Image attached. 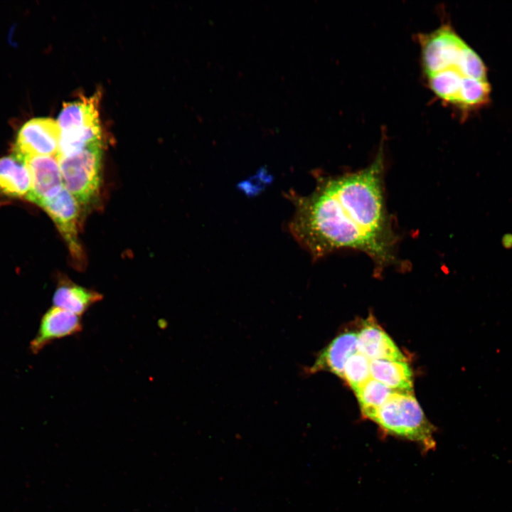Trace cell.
<instances>
[{"mask_svg": "<svg viewBox=\"0 0 512 512\" xmlns=\"http://www.w3.org/2000/svg\"><path fill=\"white\" fill-rule=\"evenodd\" d=\"M384 173L381 146L366 167L319 176L311 193L292 194L295 211L289 228L297 241L315 259L347 249L368 256L376 272L405 267L387 208Z\"/></svg>", "mask_w": 512, "mask_h": 512, "instance_id": "6da1fadb", "label": "cell"}, {"mask_svg": "<svg viewBox=\"0 0 512 512\" xmlns=\"http://www.w3.org/2000/svg\"><path fill=\"white\" fill-rule=\"evenodd\" d=\"M368 419L386 434L418 444L424 452L436 448L434 428L410 393H393Z\"/></svg>", "mask_w": 512, "mask_h": 512, "instance_id": "7a4b0ae2", "label": "cell"}, {"mask_svg": "<svg viewBox=\"0 0 512 512\" xmlns=\"http://www.w3.org/2000/svg\"><path fill=\"white\" fill-rule=\"evenodd\" d=\"M102 142L87 146L75 154L58 158L64 187L80 206L98 200L102 181Z\"/></svg>", "mask_w": 512, "mask_h": 512, "instance_id": "3957f363", "label": "cell"}, {"mask_svg": "<svg viewBox=\"0 0 512 512\" xmlns=\"http://www.w3.org/2000/svg\"><path fill=\"white\" fill-rule=\"evenodd\" d=\"M61 130L50 118H34L18 132L14 155L23 161L36 156H58Z\"/></svg>", "mask_w": 512, "mask_h": 512, "instance_id": "277c9868", "label": "cell"}, {"mask_svg": "<svg viewBox=\"0 0 512 512\" xmlns=\"http://www.w3.org/2000/svg\"><path fill=\"white\" fill-rule=\"evenodd\" d=\"M100 92L63 104L58 117L61 135L73 139H92L102 133L99 118Z\"/></svg>", "mask_w": 512, "mask_h": 512, "instance_id": "5b68a950", "label": "cell"}, {"mask_svg": "<svg viewBox=\"0 0 512 512\" xmlns=\"http://www.w3.org/2000/svg\"><path fill=\"white\" fill-rule=\"evenodd\" d=\"M41 207L55 223L73 257L82 261L84 258L83 252L78 240L80 210L75 198L63 187L57 196L45 201Z\"/></svg>", "mask_w": 512, "mask_h": 512, "instance_id": "8992f818", "label": "cell"}, {"mask_svg": "<svg viewBox=\"0 0 512 512\" xmlns=\"http://www.w3.org/2000/svg\"><path fill=\"white\" fill-rule=\"evenodd\" d=\"M31 181V189L26 199L41 205L57 196L63 188L58 158L36 156L25 161Z\"/></svg>", "mask_w": 512, "mask_h": 512, "instance_id": "52a82bcc", "label": "cell"}, {"mask_svg": "<svg viewBox=\"0 0 512 512\" xmlns=\"http://www.w3.org/2000/svg\"><path fill=\"white\" fill-rule=\"evenodd\" d=\"M82 326L81 316L53 306L43 315L30 348L37 353L52 341L78 334Z\"/></svg>", "mask_w": 512, "mask_h": 512, "instance_id": "ba28073f", "label": "cell"}, {"mask_svg": "<svg viewBox=\"0 0 512 512\" xmlns=\"http://www.w3.org/2000/svg\"><path fill=\"white\" fill-rule=\"evenodd\" d=\"M357 351L369 361H405V356L395 343L371 319L364 321L357 334Z\"/></svg>", "mask_w": 512, "mask_h": 512, "instance_id": "9c48e42d", "label": "cell"}, {"mask_svg": "<svg viewBox=\"0 0 512 512\" xmlns=\"http://www.w3.org/2000/svg\"><path fill=\"white\" fill-rule=\"evenodd\" d=\"M357 351V334L353 331L344 332L336 337L320 353L308 373L324 370L343 378L347 360Z\"/></svg>", "mask_w": 512, "mask_h": 512, "instance_id": "30bf717a", "label": "cell"}, {"mask_svg": "<svg viewBox=\"0 0 512 512\" xmlns=\"http://www.w3.org/2000/svg\"><path fill=\"white\" fill-rule=\"evenodd\" d=\"M102 299L99 292L77 284L69 279H60L53 294V306L81 316Z\"/></svg>", "mask_w": 512, "mask_h": 512, "instance_id": "8fae6325", "label": "cell"}, {"mask_svg": "<svg viewBox=\"0 0 512 512\" xmlns=\"http://www.w3.org/2000/svg\"><path fill=\"white\" fill-rule=\"evenodd\" d=\"M31 189L26 163L14 154L0 159V193L11 198H25Z\"/></svg>", "mask_w": 512, "mask_h": 512, "instance_id": "7c38bea8", "label": "cell"}, {"mask_svg": "<svg viewBox=\"0 0 512 512\" xmlns=\"http://www.w3.org/2000/svg\"><path fill=\"white\" fill-rule=\"evenodd\" d=\"M371 378L398 393H411L412 373L402 361L373 360L370 363Z\"/></svg>", "mask_w": 512, "mask_h": 512, "instance_id": "4fadbf2b", "label": "cell"}, {"mask_svg": "<svg viewBox=\"0 0 512 512\" xmlns=\"http://www.w3.org/2000/svg\"><path fill=\"white\" fill-rule=\"evenodd\" d=\"M354 392L363 415L368 418L395 391L370 378Z\"/></svg>", "mask_w": 512, "mask_h": 512, "instance_id": "5bb4252c", "label": "cell"}, {"mask_svg": "<svg viewBox=\"0 0 512 512\" xmlns=\"http://www.w3.org/2000/svg\"><path fill=\"white\" fill-rule=\"evenodd\" d=\"M489 93L487 80L466 78L462 86L459 107L468 109L482 105L489 101Z\"/></svg>", "mask_w": 512, "mask_h": 512, "instance_id": "9a60e30c", "label": "cell"}, {"mask_svg": "<svg viewBox=\"0 0 512 512\" xmlns=\"http://www.w3.org/2000/svg\"><path fill=\"white\" fill-rule=\"evenodd\" d=\"M370 363V361L358 351L347 360L342 378L348 383L353 391L371 378Z\"/></svg>", "mask_w": 512, "mask_h": 512, "instance_id": "2e32d148", "label": "cell"}]
</instances>
